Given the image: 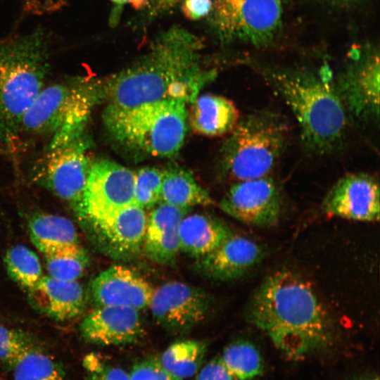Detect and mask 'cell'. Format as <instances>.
I'll use <instances>...</instances> for the list:
<instances>
[{
    "label": "cell",
    "mask_w": 380,
    "mask_h": 380,
    "mask_svg": "<svg viewBox=\"0 0 380 380\" xmlns=\"http://www.w3.org/2000/svg\"><path fill=\"white\" fill-rule=\"evenodd\" d=\"M247 318L289 358L298 359L328 347L334 329L312 286L289 270L267 277L256 289Z\"/></svg>",
    "instance_id": "1"
},
{
    "label": "cell",
    "mask_w": 380,
    "mask_h": 380,
    "mask_svg": "<svg viewBox=\"0 0 380 380\" xmlns=\"http://www.w3.org/2000/svg\"><path fill=\"white\" fill-rule=\"evenodd\" d=\"M201 42L181 28H172L156 39L138 62L103 84L108 106L129 108L165 100L192 102L215 73L200 63Z\"/></svg>",
    "instance_id": "2"
},
{
    "label": "cell",
    "mask_w": 380,
    "mask_h": 380,
    "mask_svg": "<svg viewBox=\"0 0 380 380\" xmlns=\"http://www.w3.org/2000/svg\"><path fill=\"white\" fill-rule=\"evenodd\" d=\"M260 72L292 112L306 153L325 156L341 148L349 119L328 70L262 68Z\"/></svg>",
    "instance_id": "3"
},
{
    "label": "cell",
    "mask_w": 380,
    "mask_h": 380,
    "mask_svg": "<svg viewBox=\"0 0 380 380\" xmlns=\"http://www.w3.org/2000/svg\"><path fill=\"white\" fill-rule=\"evenodd\" d=\"M44 38L35 32L0 44V139L18 134L25 113L44 87L48 73Z\"/></svg>",
    "instance_id": "4"
},
{
    "label": "cell",
    "mask_w": 380,
    "mask_h": 380,
    "mask_svg": "<svg viewBox=\"0 0 380 380\" xmlns=\"http://www.w3.org/2000/svg\"><path fill=\"white\" fill-rule=\"evenodd\" d=\"M289 131L287 120L272 110H256L239 119L222 146L224 174L236 182L269 175L285 151Z\"/></svg>",
    "instance_id": "5"
},
{
    "label": "cell",
    "mask_w": 380,
    "mask_h": 380,
    "mask_svg": "<svg viewBox=\"0 0 380 380\" xmlns=\"http://www.w3.org/2000/svg\"><path fill=\"white\" fill-rule=\"evenodd\" d=\"M186 103L165 100L129 108L108 106L103 120L113 137L128 148L167 157L182 147L186 132Z\"/></svg>",
    "instance_id": "6"
},
{
    "label": "cell",
    "mask_w": 380,
    "mask_h": 380,
    "mask_svg": "<svg viewBox=\"0 0 380 380\" xmlns=\"http://www.w3.org/2000/svg\"><path fill=\"white\" fill-rule=\"evenodd\" d=\"M104 93L103 83L71 79L44 87L23 118L20 131L52 135L50 148L83 134L95 104Z\"/></svg>",
    "instance_id": "7"
},
{
    "label": "cell",
    "mask_w": 380,
    "mask_h": 380,
    "mask_svg": "<svg viewBox=\"0 0 380 380\" xmlns=\"http://www.w3.org/2000/svg\"><path fill=\"white\" fill-rule=\"evenodd\" d=\"M211 25L223 42L267 46L282 25L283 0H214Z\"/></svg>",
    "instance_id": "8"
},
{
    "label": "cell",
    "mask_w": 380,
    "mask_h": 380,
    "mask_svg": "<svg viewBox=\"0 0 380 380\" xmlns=\"http://www.w3.org/2000/svg\"><path fill=\"white\" fill-rule=\"evenodd\" d=\"M87 146L82 134L63 146L50 148L38 173L40 181L69 203L81 217L84 189L92 165Z\"/></svg>",
    "instance_id": "9"
},
{
    "label": "cell",
    "mask_w": 380,
    "mask_h": 380,
    "mask_svg": "<svg viewBox=\"0 0 380 380\" xmlns=\"http://www.w3.org/2000/svg\"><path fill=\"white\" fill-rule=\"evenodd\" d=\"M134 172L115 162L92 163L84 189L82 218L92 223L134 204Z\"/></svg>",
    "instance_id": "10"
},
{
    "label": "cell",
    "mask_w": 380,
    "mask_h": 380,
    "mask_svg": "<svg viewBox=\"0 0 380 380\" xmlns=\"http://www.w3.org/2000/svg\"><path fill=\"white\" fill-rule=\"evenodd\" d=\"M379 56L370 52L348 64L334 82L348 119L363 125L379 118Z\"/></svg>",
    "instance_id": "11"
},
{
    "label": "cell",
    "mask_w": 380,
    "mask_h": 380,
    "mask_svg": "<svg viewBox=\"0 0 380 380\" xmlns=\"http://www.w3.org/2000/svg\"><path fill=\"white\" fill-rule=\"evenodd\" d=\"M282 205L280 187L270 175L235 182L220 203L227 215L243 223L260 227L276 224Z\"/></svg>",
    "instance_id": "12"
},
{
    "label": "cell",
    "mask_w": 380,
    "mask_h": 380,
    "mask_svg": "<svg viewBox=\"0 0 380 380\" xmlns=\"http://www.w3.org/2000/svg\"><path fill=\"white\" fill-rule=\"evenodd\" d=\"M148 306L160 325L178 333L190 329L205 318L210 298L201 289L172 281L153 290Z\"/></svg>",
    "instance_id": "13"
},
{
    "label": "cell",
    "mask_w": 380,
    "mask_h": 380,
    "mask_svg": "<svg viewBox=\"0 0 380 380\" xmlns=\"http://www.w3.org/2000/svg\"><path fill=\"white\" fill-rule=\"evenodd\" d=\"M329 215L362 222L379 220L378 179L363 172L350 173L338 179L322 202Z\"/></svg>",
    "instance_id": "14"
},
{
    "label": "cell",
    "mask_w": 380,
    "mask_h": 380,
    "mask_svg": "<svg viewBox=\"0 0 380 380\" xmlns=\"http://www.w3.org/2000/svg\"><path fill=\"white\" fill-rule=\"evenodd\" d=\"M147 217L145 209L134 203L91 224L108 255L116 260H128L143 249Z\"/></svg>",
    "instance_id": "15"
},
{
    "label": "cell",
    "mask_w": 380,
    "mask_h": 380,
    "mask_svg": "<svg viewBox=\"0 0 380 380\" xmlns=\"http://www.w3.org/2000/svg\"><path fill=\"white\" fill-rule=\"evenodd\" d=\"M94 302L100 306H123L140 310L148 306L153 289L132 270L114 265L101 272L91 284Z\"/></svg>",
    "instance_id": "16"
},
{
    "label": "cell",
    "mask_w": 380,
    "mask_h": 380,
    "mask_svg": "<svg viewBox=\"0 0 380 380\" xmlns=\"http://www.w3.org/2000/svg\"><path fill=\"white\" fill-rule=\"evenodd\" d=\"M82 336L99 346H119L134 342L141 336L142 324L139 310L134 308L100 306L82 322Z\"/></svg>",
    "instance_id": "17"
},
{
    "label": "cell",
    "mask_w": 380,
    "mask_h": 380,
    "mask_svg": "<svg viewBox=\"0 0 380 380\" xmlns=\"http://www.w3.org/2000/svg\"><path fill=\"white\" fill-rule=\"evenodd\" d=\"M263 257L262 247L253 240L232 233L197 263L200 272L215 280L229 281L245 274Z\"/></svg>",
    "instance_id": "18"
},
{
    "label": "cell",
    "mask_w": 380,
    "mask_h": 380,
    "mask_svg": "<svg viewBox=\"0 0 380 380\" xmlns=\"http://www.w3.org/2000/svg\"><path fill=\"white\" fill-rule=\"evenodd\" d=\"M27 291L31 305L56 320L72 319L84 307V291L77 281H63L44 276Z\"/></svg>",
    "instance_id": "19"
},
{
    "label": "cell",
    "mask_w": 380,
    "mask_h": 380,
    "mask_svg": "<svg viewBox=\"0 0 380 380\" xmlns=\"http://www.w3.org/2000/svg\"><path fill=\"white\" fill-rule=\"evenodd\" d=\"M188 209L160 202L148 217L143 249L147 257L167 264L176 257L179 248V228Z\"/></svg>",
    "instance_id": "20"
},
{
    "label": "cell",
    "mask_w": 380,
    "mask_h": 380,
    "mask_svg": "<svg viewBox=\"0 0 380 380\" xmlns=\"http://www.w3.org/2000/svg\"><path fill=\"white\" fill-rule=\"evenodd\" d=\"M194 132L207 137H220L231 133L239 120V110L229 99L215 95L196 96L189 113Z\"/></svg>",
    "instance_id": "21"
},
{
    "label": "cell",
    "mask_w": 380,
    "mask_h": 380,
    "mask_svg": "<svg viewBox=\"0 0 380 380\" xmlns=\"http://www.w3.org/2000/svg\"><path fill=\"white\" fill-rule=\"evenodd\" d=\"M232 232L221 220L206 214L186 215L179 228V248L202 258L216 248Z\"/></svg>",
    "instance_id": "22"
},
{
    "label": "cell",
    "mask_w": 380,
    "mask_h": 380,
    "mask_svg": "<svg viewBox=\"0 0 380 380\" xmlns=\"http://www.w3.org/2000/svg\"><path fill=\"white\" fill-rule=\"evenodd\" d=\"M34 245L43 253L63 246L77 244L76 228L69 219L51 214H38L28 223Z\"/></svg>",
    "instance_id": "23"
},
{
    "label": "cell",
    "mask_w": 380,
    "mask_h": 380,
    "mask_svg": "<svg viewBox=\"0 0 380 380\" xmlns=\"http://www.w3.org/2000/svg\"><path fill=\"white\" fill-rule=\"evenodd\" d=\"M160 202L186 209L213 203L208 193L196 182L192 175L177 167L163 171Z\"/></svg>",
    "instance_id": "24"
},
{
    "label": "cell",
    "mask_w": 380,
    "mask_h": 380,
    "mask_svg": "<svg viewBox=\"0 0 380 380\" xmlns=\"http://www.w3.org/2000/svg\"><path fill=\"white\" fill-rule=\"evenodd\" d=\"M205 353V343L197 340H183L170 345L158 359L174 378L184 380L198 371Z\"/></svg>",
    "instance_id": "25"
},
{
    "label": "cell",
    "mask_w": 380,
    "mask_h": 380,
    "mask_svg": "<svg viewBox=\"0 0 380 380\" xmlns=\"http://www.w3.org/2000/svg\"><path fill=\"white\" fill-rule=\"evenodd\" d=\"M220 359L237 380H250L261 375L263 372L260 353L253 344L246 341L227 346Z\"/></svg>",
    "instance_id": "26"
},
{
    "label": "cell",
    "mask_w": 380,
    "mask_h": 380,
    "mask_svg": "<svg viewBox=\"0 0 380 380\" xmlns=\"http://www.w3.org/2000/svg\"><path fill=\"white\" fill-rule=\"evenodd\" d=\"M44 255L49 276L63 281H77L89 263L87 252L78 243L57 247Z\"/></svg>",
    "instance_id": "27"
},
{
    "label": "cell",
    "mask_w": 380,
    "mask_h": 380,
    "mask_svg": "<svg viewBox=\"0 0 380 380\" xmlns=\"http://www.w3.org/2000/svg\"><path fill=\"white\" fill-rule=\"evenodd\" d=\"M13 380H68L60 363L37 347L13 366Z\"/></svg>",
    "instance_id": "28"
},
{
    "label": "cell",
    "mask_w": 380,
    "mask_h": 380,
    "mask_svg": "<svg viewBox=\"0 0 380 380\" xmlns=\"http://www.w3.org/2000/svg\"><path fill=\"white\" fill-rule=\"evenodd\" d=\"M4 260L10 277L27 290L34 286L42 277L39 257L25 246L15 245L10 248Z\"/></svg>",
    "instance_id": "29"
},
{
    "label": "cell",
    "mask_w": 380,
    "mask_h": 380,
    "mask_svg": "<svg viewBox=\"0 0 380 380\" xmlns=\"http://www.w3.org/2000/svg\"><path fill=\"white\" fill-rule=\"evenodd\" d=\"M163 171L145 167L134 172V199L138 206L148 209L160 202Z\"/></svg>",
    "instance_id": "30"
},
{
    "label": "cell",
    "mask_w": 380,
    "mask_h": 380,
    "mask_svg": "<svg viewBox=\"0 0 380 380\" xmlns=\"http://www.w3.org/2000/svg\"><path fill=\"white\" fill-rule=\"evenodd\" d=\"M35 347L27 334L0 324V362L12 369L26 353Z\"/></svg>",
    "instance_id": "31"
},
{
    "label": "cell",
    "mask_w": 380,
    "mask_h": 380,
    "mask_svg": "<svg viewBox=\"0 0 380 380\" xmlns=\"http://www.w3.org/2000/svg\"><path fill=\"white\" fill-rule=\"evenodd\" d=\"M86 380H129V373L106 362L96 354L87 355L83 362Z\"/></svg>",
    "instance_id": "32"
},
{
    "label": "cell",
    "mask_w": 380,
    "mask_h": 380,
    "mask_svg": "<svg viewBox=\"0 0 380 380\" xmlns=\"http://www.w3.org/2000/svg\"><path fill=\"white\" fill-rule=\"evenodd\" d=\"M129 380H177L161 365L158 358L136 363L129 373Z\"/></svg>",
    "instance_id": "33"
},
{
    "label": "cell",
    "mask_w": 380,
    "mask_h": 380,
    "mask_svg": "<svg viewBox=\"0 0 380 380\" xmlns=\"http://www.w3.org/2000/svg\"><path fill=\"white\" fill-rule=\"evenodd\" d=\"M195 380H237L224 366L220 357L208 362L198 372Z\"/></svg>",
    "instance_id": "34"
},
{
    "label": "cell",
    "mask_w": 380,
    "mask_h": 380,
    "mask_svg": "<svg viewBox=\"0 0 380 380\" xmlns=\"http://www.w3.org/2000/svg\"><path fill=\"white\" fill-rule=\"evenodd\" d=\"M213 7L212 0H182L184 14L191 20H198L208 15Z\"/></svg>",
    "instance_id": "35"
},
{
    "label": "cell",
    "mask_w": 380,
    "mask_h": 380,
    "mask_svg": "<svg viewBox=\"0 0 380 380\" xmlns=\"http://www.w3.org/2000/svg\"><path fill=\"white\" fill-rule=\"evenodd\" d=\"M181 0H150L151 15H158L172 9Z\"/></svg>",
    "instance_id": "36"
},
{
    "label": "cell",
    "mask_w": 380,
    "mask_h": 380,
    "mask_svg": "<svg viewBox=\"0 0 380 380\" xmlns=\"http://www.w3.org/2000/svg\"><path fill=\"white\" fill-rule=\"evenodd\" d=\"M117 5H124L129 4L133 7L140 9L146 6H148L150 0H110Z\"/></svg>",
    "instance_id": "37"
},
{
    "label": "cell",
    "mask_w": 380,
    "mask_h": 380,
    "mask_svg": "<svg viewBox=\"0 0 380 380\" xmlns=\"http://www.w3.org/2000/svg\"><path fill=\"white\" fill-rule=\"evenodd\" d=\"M330 1H334L335 3H338V4H349V3H352L353 1L355 0H330Z\"/></svg>",
    "instance_id": "38"
},
{
    "label": "cell",
    "mask_w": 380,
    "mask_h": 380,
    "mask_svg": "<svg viewBox=\"0 0 380 380\" xmlns=\"http://www.w3.org/2000/svg\"><path fill=\"white\" fill-rule=\"evenodd\" d=\"M369 380H379L378 379H369Z\"/></svg>",
    "instance_id": "39"
}]
</instances>
